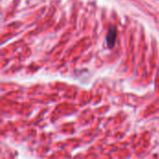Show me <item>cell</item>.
<instances>
[{"label": "cell", "mask_w": 159, "mask_h": 159, "mask_svg": "<svg viewBox=\"0 0 159 159\" xmlns=\"http://www.w3.org/2000/svg\"><path fill=\"white\" fill-rule=\"evenodd\" d=\"M116 35H117V32L116 27H111L108 31L107 36H106V43L108 45L109 48H113L116 40Z\"/></svg>", "instance_id": "6da1fadb"}]
</instances>
